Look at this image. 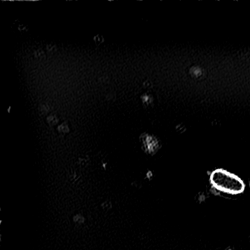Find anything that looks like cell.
Here are the masks:
<instances>
[{
	"label": "cell",
	"mask_w": 250,
	"mask_h": 250,
	"mask_svg": "<svg viewBox=\"0 0 250 250\" xmlns=\"http://www.w3.org/2000/svg\"><path fill=\"white\" fill-rule=\"evenodd\" d=\"M209 181L215 189L230 195L242 194L246 188L244 181L240 177L221 168L212 171Z\"/></svg>",
	"instance_id": "1"
}]
</instances>
